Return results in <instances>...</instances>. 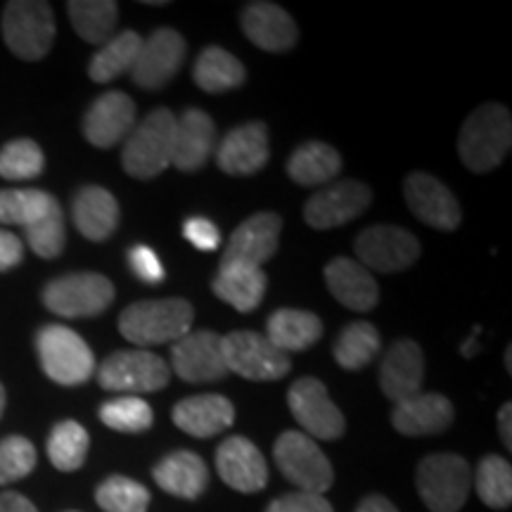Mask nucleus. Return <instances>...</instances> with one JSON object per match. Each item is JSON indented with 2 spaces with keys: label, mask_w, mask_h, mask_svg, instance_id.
Instances as JSON below:
<instances>
[{
  "label": "nucleus",
  "mask_w": 512,
  "mask_h": 512,
  "mask_svg": "<svg viewBox=\"0 0 512 512\" xmlns=\"http://www.w3.org/2000/svg\"><path fill=\"white\" fill-rule=\"evenodd\" d=\"M512 145V119L501 102H484L460 126L458 155L475 174L501 166Z\"/></svg>",
  "instance_id": "nucleus-1"
},
{
  "label": "nucleus",
  "mask_w": 512,
  "mask_h": 512,
  "mask_svg": "<svg viewBox=\"0 0 512 512\" xmlns=\"http://www.w3.org/2000/svg\"><path fill=\"white\" fill-rule=\"evenodd\" d=\"M195 309L185 299H145L131 304L119 316V332L138 347L178 342L192 328Z\"/></svg>",
  "instance_id": "nucleus-2"
},
{
  "label": "nucleus",
  "mask_w": 512,
  "mask_h": 512,
  "mask_svg": "<svg viewBox=\"0 0 512 512\" xmlns=\"http://www.w3.org/2000/svg\"><path fill=\"white\" fill-rule=\"evenodd\" d=\"M174 136H176V114L171 110H155L133 126L128 133L124 152H121V166L128 176L138 181H150L171 166L174 157Z\"/></svg>",
  "instance_id": "nucleus-3"
},
{
  "label": "nucleus",
  "mask_w": 512,
  "mask_h": 512,
  "mask_svg": "<svg viewBox=\"0 0 512 512\" xmlns=\"http://www.w3.org/2000/svg\"><path fill=\"white\" fill-rule=\"evenodd\" d=\"M43 373L62 387H79L95 373V356L79 332L64 325H46L36 335Z\"/></svg>",
  "instance_id": "nucleus-4"
},
{
  "label": "nucleus",
  "mask_w": 512,
  "mask_h": 512,
  "mask_svg": "<svg viewBox=\"0 0 512 512\" xmlns=\"http://www.w3.org/2000/svg\"><path fill=\"white\" fill-rule=\"evenodd\" d=\"M0 27H3L5 46L19 60H43L53 48V8L48 3H41V0H12V3L5 5Z\"/></svg>",
  "instance_id": "nucleus-5"
},
{
  "label": "nucleus",
  "mask_w": 512,
  "mask_h": 512,
  "mask_svg": "<svg viewBox=\"0 0 512 512\" xmlns=\"http://www.w3.org/2000/svg\"><path fill=\"white\" fill-rule=\"evenodd\" d=\"M418 494L432 512H458L472 486L470 465L456 453H432L418 465Z\"/></svg>",
  "instance_id": "nucleus-6"
},
{
  "label": "nucleus",
  "mask_w": 512,
  "mask_h": 512,
  "mask_svg": "<svg viewBox=\"0 0 512 512\" xmlns=\"http://www.w3.org/2000/svg\"><path fill=\"white\" fill-rule=\"evenodd\" d=\"M114 285L100 273H69L43 287V304L62 318H93L110 309Z\"/></svg>",
  "instance_id": "nucleus-7"
},
{
  "label": "nucleus",
  "mask_w": 512,
  "mask_h": 512,
  "mask_svg": "<svg viewBox=\"0 0 512 512\" xmlns=\"http://www.w3.org/2000/svg\"><path fill=\"white\" fill-rule=\"evenodd\" d=\"M275 465L299 491L323 496L335 482L328 456L304 432H283L273 446Z\"/></svg>",
  "instance_id": "nucleus-8"
},
{
  "label": "nucleus",
  "mask_w": 512,
  "mask_h": 512,
  "mask_svg": "<svg viewBox=\"0 0 512 512\" xmlns=\"http://www.w3.org/2000/svg\"><path fill=\"white\" fill-rule=\"evenodd\" d=\"M228 373H238L252 382H273L290 373V354L280 351L259 332L235 330L221 337Z\"/></svg>",
  "instance_id": "nucleus-9"
},
{
  "label": "nucleus",
  "mask_w": 512,
  "mask_h": 512,
  "mask_svg": "<svg viewBox=\"0 0 512 512\" xmlns=\"http://www.w3.org/2000/svg\"><path fill=\"white\" fill-rule=\"evenodd\" d=\"M171 370L157 354L145 349L114 351L98 368V382L107 392L150 394L164 389Z\"/></svg>",
  "instance_id": "nucleus-10"
},
{
  "label": "nucleus",
  "mask_w": 512,
  "mask_h": 512,
  "mask_svg": "<svg viewBox=\"0 0 512 512\" xmlns=\"http://www.w3.org/2000/svg\"><path fill=\"white\" fill-rule=\"evenodd\" d=\"M290 413L299 427H304V434L311 439L332 441L339 439L347 430V420L339 408L332 403L325 384L316 377H302L287 392Z\"/></svg>",
  "instance_id": "nucleus-11"
},
{
  "label": "nucleus",
  "mask_w": 512,
  "mask_h": 512,
  "mask_svg": "<svg viewBox=\"0 0 512 512\" xmlns=\"http://www.w3.org/2000/svg\"><path fill=\"white\" fill-rule=\"evenodd\" d=\"M358 264L377 273H399L413 266L420 256V242L399 226H370L356 238Z\"/></svg>",
  "instance_id": "nucleus-12"
},
{
  "label": "nucleus",
  "mask_w": 512,
  "mask_h": 512,
  "mask_svg": "<svg viewBox=\"0 0 512 512\" xmlns=\"http://www.w3.org/2000/svg\"><path fill=\"white\" fill-rule=\"evenodd\" d=\"M373 204V190L361 181H337L328 188L318 190L306 202L304 221L316 230L339 228L358 216Z\"/></svg>",
  "instance_id": "nucleus-13"
},
{
  "label": "nucleus",
  "mask_w": 512,
  "mask_h": 512,
  "mask_svg": "<svg viewBox=\"0 0 512 512\" xmlns=\"http://www.w3.org/2000/svg\"><path fill=\"white\" fill-rule=\"evenodd\" d=\"M185 60V38L176 29H157L136 57L131 74L133 83L145 91H159L181 69Z\"/></svg>",
  "instance_id": "nucleus-14"
},
{
  "label": "nucleus",
  "mask_w": 512,
  "mask_h": 512,
  "mask_svg": "<svg viewBox=\"0 0 512 512\" xmlns=\"http://www.w3.org/2000/svg\"><path fill=\"white\" fill-rule=\"evenodd\" d=\"M174 373L185 382H216L228 375L221 337L211 330H197L174 342L171 349Z\"/></svg>",
  "instance_id": "nucleus-15"
},
{
  "label": "nucleus",
  "mask_w": 512,
  "mask_h": 512,
  "mask_svg": "<svg viewBox=\"0 0 512 512\" xmlns=\"http://www.w3.org/2000/svg\"><path fill=\"white\" fill-rule=\"evenodd\" d=\"M403 197L418 221L437 230H456L463 221V211L453 192L439 178L415 171L403 181Z\"/></svg>",
  "instance_id": "nucleus-16"
},
{
  "label": "nucleus",
  "mask_w": 512,
  "mask_h": 512,
  "mask_svg": "<svg viewBox=\"0 0 512 512\" xmlns=\"http://www.w3.org/2000/svg\"><path fill=\"white\" fill-rule=\"evenodd\" d=\"M280 228H283V219L271 211L249 216L230 235L221 264H249L261 268V264L271 261L278 252Z\"/></svg>",
  "instance_id": "nucleus-17"
},
{
  "label": "nucleus",
  "mask_w": 512,
  "mask_h": 512,
  "mask_svg": "<svg viewBox=\"0 0 512 512\" xmlns=\"http://www.w3.org/2000/svg\"><path fill=\"white\" fill-rule=\"evenodd\" d=\"M136 126V102L131 95L110 91L93 102L83 117V136L93 147L110 150Z\"/></svg>",
  "instance_id": "nucleus-18"
},
{
  "label": "nucleus",
  "mask_w": 512,
  "mask_h": 512,
  "mask_svg": "<svg viewBox=\"0 0 512 512\" xmlns=\"http://www.w3.org/2000/svg\"><path fill=\"white\" fill-rule=\"evenodd\" d=\"M271 143L264 121H249L228 133L216 150V164L228 176H252L268 164Z\"/></svg>",
  "instance_id": "nucleus-19"
},
{
  "label": "nucleus",
  "mask_w": 512,
  "mask_h": 512,
  "mask_svg": "<svg viewBox=\"0 0 512 512\" xmlns=\"http://www.w3.org/2000/svg\"><path fill=\"white\" fill-rule=\"evenodd\" d=\"M425 356L413 339H399L389 347L380 366V387L389 401L401 403L422 392Z\"/></svg>",
  "instance_id": "nucleus-20"
},
{
  "label": "nucleus",
  "mask_w": 512,
  "mask_h": 512,
  "mask_svg": "<svg viewBox=\"0 0 512 512\" xmlns=\"http://www.w3.org/2000/svg\"><path fill=\"white\" fill-rule=\"evenodd\" d=\"M216 470L230 489L256 494L268 484V465L261 451L245 437H230L216 451Z\"/></svg>",
  "instance_id": "nucleus-21"
},
{
  "label": "nucleus",
  "mask_w": 512,
  "mask_h": 512,
  "mask_svg": "<svg viewBox=\"0 0 512 512\" xmlns=\"http://www.w3.org/2000/svg\"><path fill=\"white\" fill-rule=\"evenodd\" d=\"M240 22L249 41L266 53H287L299 38L297 24L287 15V10L264 0L245 5Z\"/></svg>",
  "instance_id": "nucleus-22"
},
{
  "label": "nucleus",
  "mask_w": 512,
  "mask_h": 512,
  "mask_svg": "<svg viewBox=\"0 0 512 512\" xmlns=\"http://www.w3.org/2000/svg\"><path fill=\"white\" fill-rule=\"evenodd\" d=\"M325 285L351 311H370L380 302V287L373 275L349 256H337L325 266Z\"/></svg>",
  "instance_id": "nucleus-23"
},
{
  "label": "nucleus",
  "mask_w": 512,
  "mask_h": 512,
  "mask_svg": "<svg viewBox=\"0 0 512 512\" xmlns=\"http://www.w3.org/2000/svg\"><path fill=\"white\" fill-rule=\"evenodd\" d=\"M453 403L441 394L420 392L394 406L392 425L403 437H430L451 427Z\"/></svg>",
  "instance_id": "nucleus-24"
},
{
  "label": "nucleus",
  "mask_w": 512,
  "mask_h": 512,
  "mask_svg": "<svg viewBox=\"0 0 512 512\" xmlns=\"http://www.w3.org/2000/svg\"><path fill=\"white\" fill-rule=\"evenodd\" d=\"M216 150V126L214 119L202 110L183 112L181 119H176V136H174V157L171 166L178 171H197L209 162V157Z\"/></svg>",
  "instance_id": "nucleus-25"
},
{
  "label": "nucleus",
  "mask_w": 512,
  "mask_h": 512,
  "mask_svg": "<svg viewBox=\"0 0 512 512\" xmlns=\"http://www.w3.org/2000/svg\"><path fill=\"white\" fill-rule=\"evenodd\" d=\"M72 216L83 238L105 242L119 228L121 211L110 190L100 188V185H83L74 197Z\"/></svg>",
  "instance_id": "nucleus-26"
},
{
  "label": "nucleus",
  "mask_w": 512,
  "mask_h": 512,
  "mask_svg": "<svg viewBox=\"0 0 512 512\" xmlns=\"http://www.w3.org/2000/svg\"><path fill=\"white\" fill-rule=\"evenodd\" d=\"M235 420V406L221 394L188 396L174 408V422L185 434L209 439L228 430Z\"/></svg>",
  "instance_id": "nucleus-27"
},
{
  "label": "nucleus",
  "mask_w": 512,
  "mask_h": 512,
  "mask_svg": "<svg viewBox=\"0 0 512 512\" xmlns=\"http://www.w3.org/2000/svg\"><path fill=\"white\" fill-rule=\"evenodd\" d=\"M155 482L162 486L166 494L195 501L204 494L209 484V470L204 460L192 451H174L159 460L152 470Z\"/></svg>",
  "instance_id": "nucleus-28"
},
{
  "label": "nucleus",
  "mask_w": 512,
  "mask_h": 512,
  "mask_svg": "<svg viewBox=\"0 0 512 512\" xmlns=\"http://www.w3.org/2000/svg\"><path fill=\"white\" fill-rule=\"evenodd\" d=\"M214 294L240 313H252L264 299L268 278L259 266L249 264H221L216 273Z\"/></svg>",
  "instance_id": "nucleus-29"
},
{
  "label": "nucleus",
  "mask_w": 512,
  "mask_h": 512,
  "mask_svg": "<svg viewBox=\"0 0 512 512\" xmlns=\"http://www.w3.org/2000/svg\"><path fill=\"white\" fill-rule=\"evenodd\" d=\"M266 337L280 351H306L323 337V320L311 311L280 309L266 323Z\"/></svg>",
  "instance_id": "nucleus-30"
},
{
  "label": "nucleus",
  "mask_w": 512,
  "mask_h": 512,
  "mask_svg": "<svg viewBox=\"0 0 512 512\" xmlns=\"http://www.w3.org/2000/svg\"><path fill=\"white\" fill-rule=\"evenodd\" d=\"M342 171V157L335 147L320 140H311L294 150L287 162V176L297 185L313 188V185H325Z\"/></svg>",
  "instance_id": "nucleus-31"
},
{
  "label": "nucleus",
  "mask_w": 512,
  "mask_h": 512,
  "mask_svg": "<svg viewBox=\"0 0 512 512\" xmlns=\"http://www.w3.org/2000/svg\"><path fill=\"white\" fill-rule=\"evenodd\" d=\"M192 79L204 93H228L240 88L247 79L245 64L228 50L219 46H209L197 57L192 67Z\"/></svg>",
  "instance_id": "nucleus-32"
},
{
  "label": "nucleus",
  "mask_w": 512,
  "mask_h": 512,
  "mask_svg": "<svg viewBox=\"0 0 512 512\" xmlns=\"http://www.w3.org/2000/svg\"><path fill=\"white\" fill-rule=\"evenodd\" d=\"M143 48V38L136 31H121L114 34L110 41L102 43L98 53L93 55L91 64H88V76L95 83H110L119 79L124 72H131L136 57Z\"/></svg>",
  "instance_id": "nucleus-33"
},
{
  "label": "nucleus",
  "mask_w": 512,
  "mask_h": 512,
  "mask_svg": "<svg viewBox=\"0 0 512 512\" xmlns=\"http://www.w3.org/2000/svg\"><path fill=\"white\" fill-rule=\"evenodd\" d=\"M67 10L83 41L102 46L114 36L119 22V5L114 0H72Z\"/></svg>",
  "instance_id": "nucleus-34"
},
{
  "label": "nucleus",
  "mask_w": 512,
  "mask_h": 512,
  "mask_svg": "<svg viewBox=\"0 0 512 512\" xmlns=\"http://www.w3.org/2000/svg\"><path fill=\"white\" fill-rule=\"evenodd\" d=\"M380 347L382 339L375 325L368 323V320H356V323L347 325L342 335L337 337L332 354H335L339 368L356 373V370H363L373 361Z\"/></svg>",
  "instance_id": "nucleus-35"
},
{
  "label": "nucleus",
  "mask_w": 512,
  "mask_h": 512,
  "mask_svg": "<svg viewBox=\"0 0 512 512\" xmlns=\"http://www.w3.org/2000/svg\"><path fill=\"white\" fill-rule=\"evenodd\" d=\"M88 446H91V437L86 427H81L76 420H62L48 437V458L55 470L76 472L86 463Z\"/></svg>",
  "instance_id": "nucleus-36"
},
{
  "label": "nucleus",
  "mask_w": 512,
  "mask_h": 512,
  "mask_svg": "<svg viewBox=\"0 0 512 512\" xmlns=\"http://www.w3.org/2000/svg\"><path fill=\"white\" fill-rule=\"evenodd\" d=\"M57 200L48 192L36 188L24 190H0V228L22 226L41 219Z\"/></svg>",
  "instance_id": "nucleus-37"
},
{
  "label": "nucleus",
  "mask_w": 512,
  "mask_h": 512,
  "mask_svg": "<svg viewBox=\"0 0 512 512\" xmlns=\"http://www.w3.org/2000/svg\"><path fill=\"white\" fill-rule=\"evenodd\" d=\"M477 496L494 510H505L512 503V467L501 456H486L477 467Z\"/></svg>",
  "instance_id": "nucleus-38"
},
{
  "label": "nucleus",
  "mask_w": 512,
  "mask_h": 512,
  "mask_svg": "<svg viewBox=\"0 0 512 512\" xmlns=\"http://www.w3.org/2000/svg\"><path fill=\"white\" fill-rule=\"evenodd\" d=\"M100 420L114 432L140 434L150 430L152 422H155V413H152L150 403L140 396H119V399L102 403Z\"/></svg>",
  "instance_id": "nucleus-39"
},
{
  "label": "nucleus",
  "mask_w": 512,
  "mask_h": 512,
  "mask_svg": "<svg viewBox=\"0 0 512 512\" xmlns=\"http://www.w3.org/2000/svg\"><path fill=\"white\" fill-rule=\"evenodd\" d=\"M95 503L105 512H147L150 491L136 479L112 475L95 489Z\"/></svg>",
  "instance_id": "nucleus-40"
},
{
  "label": "nucleus",
  "mask_w": 512,
  "mask_h": 512,
  "mask_svg": "<svg viewBox=\"0 0 512 512\" xmlns=\"http://www.w3.org/2000/svg\"><path fill=\"white\" fill-rule=\"evenodd\" d=\"M43 169H46V157L31 138L10 140L0 150V176L5 181H31V178L41 176Z\"/></svg>",
  "instance_id": "nucleus-41"
},
{
  "label": "nucleus",
  "mask_w": 512,
  "mask_h": 512,
  "mask_svg": "<svg viewBox=\"0 0 512 512\" xmlns=\"http://www.w3.org/2000/svg\"><path fill=\"white\" fill-rule=\"evenodd\" d=\"M31 252L41 259H55L67 245V230H64V214L60 202H55L41 219L24 228Z\"/></svg>",
  "instance_id": "nucleus-42"
},
{
  "label": "nucleus",
  "mask_w": 512,
  "mask_h": 512,
  "mask_svg": "<svg viewBox=\"0 0 512 512\" xmlns=\"http://www.w3.org/2000/svg\"><path fill=\"white\" fill-rule=\"evenodd\" d=\"M36 467V448L29 439L12 434L0 441V486L29 477Z\"/></svg>",
  "instance_id": "nucleus-43"
},
{
  "label": "nucleus",
  "mask_w": 512,
  "mask_h": 512,
  "mask_svg": "<svg viewBox=\"0 0 512 512\" xmlns=\"http://www.w3.org/2000/svg\"><path fill=\"white\" fill-rule=\"evenodd\" d=\"M128 268H131L133 275L138 280H143L145 285H159L164 283L166 273L162 261L155 254V249L145 247V245H136L128 249Z\"/></svg>",
  "instance_id": "nucleus-44"
},
{
  "label": "nucleus",
  "mask_w": 512,
  "mask_h": 512,
  "mask_svg": "<svg viewBox=\"0 0 512 512\" xmlns=\"http://www.w3.org/2000/svg\"><path fill=\"white\" fill-rule=\"evenodd\" d=\"M266 512H335L332 503L325 496L306 494V491H294L285 494L268 505Z\"/></svg>",
  "instance_id": "nucleus-45"
},
{
  "label": "nucleus",
  "mask_w": 512,
  "mask_h": 512,
  "mask_svg": "<svg viewBox=\"0 0 512 512\" xmlns=\"http://www.w3.org/2000/svg\"><path fill=\"white\" fill-rule=\"evenodd\" d=\"M183 235L192 247L202 249V252H216L221 245L219 226L211 223L209 219H204V216H192V219L185 221Z\"/></svg>",
  "instance_id": "nucleus-46"
},
{
  "label": "nucleus",
  "mask_w": 512,
  "mask_h": 512,
  "mask_svg": "<svg viewBox=\"0 0 512 512\" xmlns=\"http://www.w3.org/2000/svg\"><path fill=\"white\" fill-rule=\"evenodd\" d=\"M24 259V242L10 230L0 228V273H8L12 268L22 264Z\"/></svg>",
  "instance_id": "nucleus-47"
},
{
  "label": "nucleus",
  "mask_w": 512,
  "mask_h": 512,
  "mask_svg": "<svg viewBox=\"0 0 512 512\" xmlns=\"http://www.w3.org/2000/svg\"><path fill=\"white\" fill-rule=\"evenodd\" d=\"M0 512H38L36 505L17 491H3L0 494Z\"/></svg>",
  "instance_id": "nucleus-48"
},
{
  "label": "nucleus",
  "mask_w": 512,
  "mask_h": 512,
  "mask_svg": "<svg viewBox=\"0 0 512 512\" xmlns=\"http://www.w3.org/2000/svg\"><path fill=\"white\" fill-rule=\"evenodd\" d=\"M356 512H399L392 501H387L384 496H368L358 503Z\"/></svg>",
  "instance_id": "nucleus-49"
},
{
  "label": "nucleus",
  "mask_w": 512,
  "mask_h": 512,
  "mask_svg": "<svg viewBox=\"0 0 512 512\" xmlns=\"http://www.w3.org/2000/svg\"><path fill=\"white\" fill-rule=\"evenodd\" d=\"M498 432H501L503 444L512 448V406L503 403L501 411H498Z\"/></svg>",
  "instance_id": "nucleus-50"
},
{
  "label": "nucleus",
  "mask_w": 512,
  "mask_h": 512,
  "mask_svg": "<svg viewBox=\"0 0 512 512\" xmlns=\"http://www.w3.org/2000/svg\"><path fill=\"white\" fill-rule=\"evenodd\" d=\"M5 389H3V384H0V418H3V411H5Z\"/></svg>",
  "instance_id": "nucleus-51"
}]
</instances>
